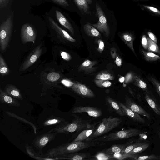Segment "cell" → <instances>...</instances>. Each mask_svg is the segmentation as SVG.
I'll return each instance as SVG.
<instances>
[{"label": "cell", "instance_id": "ee69618b", "mask_svg": "<svg viewBox=\"0 0 160 160\" xmlns=\"http://www.w3.org/2000/svg\"><path fill=\"white\" fill-rule=\"evenodd\" d=\"M54 2L58 5H59L67 7L69 5L67 0H52Z\"/></svg>", "mask_w": 160, "mask_h": 160}, {"label": "cell", "instance_id": "277c9868", "mask_svg": "<svg viewBox=\"0 0 160 160\" xmlns=\"http://www.w3.org/2000/svg\"><path fill=\"white\" fill-rule=\"evenodd\" d=\"M140 131L135 128H130L110 133L108 135L97 138L91 141L108 142L128 138L138 135Z\"/></svg>", "mask_w": 160, "mask_h": 160}, {"label": "cell", "instance_id": "11a10c76", "mask_svg": "<svg viewBox=\"0 0 160 160\" xmlns=\"http://www.w3.org/2000/svg\"><path fill=\"white\" fill-rule=\"evenodd\" d=\"M125 78L123 76L120 77L119 79V81L121 82H122L125 81Z\"/></svg>", "mask_w": 160, "mask_h": 160}, {"label": "cell", "instance_id": "4fadbf2b", "mask_svg": "<svg viewBox=\"0 0 160 160\" xmlns=\"http://www.w3.org/2000/svg\"><path fill=\"white\" fill-rule=\"evenodd\" d=\"M51 27L60 36L70 42H74L76 40L73 38L66 31L62 29L51 17L49 18Z\"/></svg>", "mask_w": 160, "mask_h": 160}, {"label": "cell", "instance_id": "db71d44e", "mask_svg": "<svg viewBox=\"0 0 160 160\" xmlns=\"http://www.w3.org/2000/svg\"><path fill=\"white\" fill-rule=\"evenodd\" d=\"M132 75L131 73L128 74L126 76L125 78V82L127 83L132 78Z\"/></svg>", "mask_w": 160, "mask_h": 160}, {"label": "cell", "instance_id": "d590c367", "mask_svg": "<svg viewBox=\"0 0 160 160\" xmlns=\"http://www.w3.org/2000/svg\"><path fill=\"white\" fill-rule=\"evenodd\" d=\"M148 42V50L149 51L155 52L160 53L158 47L156 43L148 38L147 37Z\"/></svg>", "mask_w": 160, "mask_h": 160}, {"label": "cell", "instance_id": "7402d4cb", "mask_svg": "<svg viewBox=\"0 0 160 160\" xmlns=\"http://www.w3.org/2000/svg\"><path fill=\"white\" fill-rule=\"evenodd\" d=\"M83 30L89 36L98 38L101 37L99 31L90 23L85 25L83 27Z\"/></svg>", "mask_w": 160, "mask_h": 160}, {"label": "cell", "instance_id": "484cf974", "mask_svg": "<svg viewBox=\"0 0 160 160\" xmlns=\"http://www.w3.org/2000/svg\"><path fill=\"white\" fill-rule=\"evenodd\" d=\"M107 100L110 105L114 109L115 111L120 116H126V114L123 111L122 108L118 103L109 96L107 97Z\"/></svg>", "mask_w": 160, "mask_h": 160}, {"label": "cell", "instance_id": "f546056e", "mask_svg": "<svg viewBox=\"0 0 160 160\" xmlns=\"http://www.w3.org/2000/svg\"><path fill=\"white\" fill-rule=\"evenodd\" d=\"M6 113L7 115L10 117L15 118L30 125L32 128L35 134H36L37 133V128L36 126L33 123L30 122L29 121L24 119L23 118H22L18 116L17 115L13 112L7 111H6Z\"/></svg>", "mask_w": 160, "mask_h": 160}, {"label": "cell", "instance_id": "bcb514c9", "mask_svg": "<svg viewBox=\"0 0 160 160\" xmlns=\"http://www.w3.org/2000/svg\"><path fill=\"white\" fill-rule=\"evenodd\" d=\"M142 44L143 47L145 49H148V42L147 37H146L145 35H143L142 37Z\"/></svg>", "mask_w": 160, "mask_h": 160}, {"label": "cell", "instance_id": "ba28073f", "mask_svg": "<svg viewBox=\"0 0 160 160\" xmlns=\"http://www.w3.org/2000/svg\"><path fill=\"white\" fill-rule=\"evenodd\" d=\"M21 37L23 43L28 42L34 43L36 38L35 31L30 24L28 23L24 24L21 29Z\"/></svg>", "mask_w": 160, "mask_h": 160}, {"label": "cell", "instance_id": "816d5d0a", "mask_svg": "<svg viewBox=\"0 0 160 160\" xmlns=\"http://www.w3.org/2000/svg\"><path fill=\"white\" fill-rule=\"evenodd\" d=\"M10 0H0V8H3L7 6Z\"/></svg>", "mask_w": 160, "mask_h": 160}, {"label": "cell", "instance_id": "6da1fadb", "mask_svg": "<svg viewBox=\"0 0 160 160\" xmlns=\"http://www.w3.org/2000/svg\"><path fill=\"white\" fill-rule=\"evenodd\" d=\"M102 145L97 141H73L53 148L48 150L45 155L49 158L54 157L68 153H73L83 149Z\"/></svg>", "mask_w": 160, "mask_h": 160}, {"label": "cell", "instance_id": "7bdbcfd3", "mask_svg": "<svg viewBox=\"0 0 160 160\" xmlns=\"http://www.w3.org/2000/svg\"><path fill=\"white\" fill-rule=\"evenodd\" d=\"M60 54L62 58L65 60L68 61L71 59V57L68 52L62 51L60 52Z\"/></svg>", "mask_w": 160, "mask_h": 160}, {"label": "cell", "instance_id": "cb8c5ba5", "mask_svg": "<svg viewBox=\"0 0 160 160\" xmlns=\"http://www.w3.org/2000/svg\"><path fill=\"white\" fill-rule=\"evenodd\" d=\"M95 125L96 124H95L91 128L82 131L78 135L73 141H82L85 140L92 134L96 130V128H95Z\"/></svg>", "mask_w": 160, "mask_h": 160}, {"label": "cell", "instance_id": "8992f818", "mask_svg": "<svg viewBox=\"0 0 160 160\" xmlns=\"http://www.w3.org/2000/svg\"><path fill=\"white\" fill-rule=\"evenodd\" d=\"M96 14L98 18V21L97 23L92 25L98 31L104 34L106 37H108L110 32L105 15L98 3L96 4Z\"/></svg>", "mask_w": 160, "mask_h": 160}, {"label": "cell", "instance_id": "1f68e13d", "mask_svg": "<svg viewBox=\"0 0 160 160\" xmlns=\"http://www.w3.org/2000/svg\"><path fill=\"white\" fill-rule=\"evenodd\" d=\"M10 70L5 60L0 55V73L3 75H8Z\"/></svg>", "mask_w": 160, "mask_h": 160}, {"label": "cell", "instance_id": "7dc6e473", "mask_svg": "<svg viewBox=\"0 0 160 160\" xmlns=\"http://www.w3.org/2000/svg\"><path fill=\"white\" fill-rule=\"evenodd\" d=\"M61 82L63 85L67 87H71L74 83L71 81L66 79L62 80Z\"/></svg>", "mask_w": 160, "mask_h": 160}, {"label": "cell", "instance_id": "603a6c76", "mask_svg": "<svg viewBox=\"0 0 160 160\" xmlns=\"http://www.w3.org/2000/svg\"><path fill=\"white\" fill-rule=\"evenodd\" d=\"M96 61H92L89 60L84 61L79 68L80 71H83L86 73L93 72L95 69L94 66L96 64Z\"/></svg>", "mask_w": 160, "mask_h": 160}, {"label": "cell", "instance_id": "ab89813d", "mask_svg": "<svg viewBox=\"0 0 160 160\" xmlns=\"http://www.w3.org/2000/svg\"><path fill=\"white\" fill-rule=\"evenodd\" d=\"M94 82L97 86L101 88L108 87L112 85V83L108 80L96 79Z\"/></svg>", "mask_w": 160, "mask_h": 160}, {"label": "cell", "instance_id": "e0dca14e", "mask_svg": "<svg viewBox=\"0 0 160 160\" xmlns=\"http://www.w3.org/2000/svg\"><path fill=\"white\" fill-rule=\"evenodd\" d=\"M118 104L126 115L128 116L135 121L143 123L145 122V121L144 119L138 113L128 108L122 103L119 102Z\"/></svg>", "mask_w": 160, "mask_h": 160}, {"label": "cell", "instance_id": "6f0895ef", "mask_svg": "<svg viewBox=\"0 0 160 160\" xmlns=\"http://www.w3.org/2000/svg\"><path fill=\"white\" fill-rule=\"evenodd\" d=\"M158 134L159 137V138L160 139V129H159V131H158Z\"/></svg>", "mask_w": 160, "mask_h": 160}, {"label": "cell", "instance_id": "f6af8a7d", "mask_svg": "<svg viewBox=\"0 0 160 160\" xmlns=\"http://www.w3.org/2000/svg\"><path fill=\"white\" fill-rule=\"evenodd\" d=\"M143 6L144 8L149 10L152 12L160 15V11L156 8L147 5H143Z\"/></svg>", "mask_w": 160, "mask_h": 160}, {"label": "cell", "instance_id": "52a82bcc", "mask_svg": "<svg viewBox=\"0 0 160 160\" xmlns=\"http://www.w3.org/2000/svg\"><path fill=\"white\" fill-rule=\"evenodd\" d=\"M57 134L49 131L47 133L39 135L33 140V144L37 149L41 151L49 142L54 139Z\"/></svg>", "mask_w": 160, "mask_h": 160}, {"label": "cell", "instance_id": "d6986e66", "mask_svg": "<svg viewBox=\"0 0 160 160\" xmlns=\"http://www.w3.org/2000/svg\"><path fill=\"white\" fill-rule=\"evenodd\" d=\"M5 91L9 95L18 100H22L23 98L20 90L15 86L8 84L5 88Z\"/></svg>", "mask_w": 160, "mask_h": 160}, {"label": "cell", "instance_id": "74e56055", "mask_svg": "<svg viewBox=\"0 0 160 160\" xmlns=\"http://www.w3.org/2000/svg\"><path fill=\"white\" fill-rule=\"evenodd\" d=\"M146 142H140L139 141L131 145H128L125 148L122 150L121 152L124 153H128L131 151L137 146L142 145Z\"/></svg>", "mask_w": 160, "mask_h": 160}, {"label": "cell", "instance_id": "4316f807", "mask_svg": "<svg viewBox=\"0 0 160 160\" xmlns=\"http://www.w3.org/2000/svg\"><path fill=\"white\" fill-rule=\"evenodd\" d=\"M75 3L82 12L89 14L90 12L89 4L86 0H73Z\"/></svg>", "mask_w": 160, "mask_h": 160}, {"label": "cell", "instance_id": "5b68a950", "mask_svg": "<svg viewBox=\"0 0 160 160\" xmlns=\"http://www.w3.org/2000/svg\"><path fill=\"white\" fill-rule=\"evenodd\" d=\"M12 28L13 21L10 16L0 26V46L2 52L6 50L8 45Z\"/></svg>", "mask_w": 160, "mask_h": 160}, {"label": "cell", "instance_id": "4dcf8cb0", "mask_svg": "<svg viewBox=\"0 0 160 160\" xmlns=\"http://www.w3.org/2000/svg\"><path fill=\"white\" fill-rule=\"evenodd\" d=\"M133 80L134 84L141 88L145 91H147L148 88L146 83L137 76H133Z\"/></svg>", "mask_w": 160, "mask_h": 160}, {"label": "cell", "instance_id": "f1b7e54d", "mask_svg": "<svg viewBox=\"0 0 160 160\" xmlns=\"http://www.w3.org/2000/svg\"><path fill=\"white\" fill-rule=\"evenodd\" d=\"M89 159L98 160H108L114 159L112 155L108 154L101 151L97 153L93 157H91Z\"/></svg>", "mask_w": 160, "mask_h": 160}, {"label": "cell", "instance_id": "7c38bea8", "mask_svg": "<svg viewBox=\"0 0 160 160\" xmlns=\"http://www.w3.org/2000/svg\"><path fill=\"white\" fill-rule=\"evenodd\" d=\"M125 99V105L127 107L139 115L146 117L148 120L151 119L150 114L141 106L137 104L131 98L126 96Z\"/></svg>", "mask_w": 160, "mask_h": 160}, {"label": "cell", "instance_id": "2e32d148", "mask_svg": "<svg viewBox=\"0 0 160 160\" xmlns=\"http://www.w3.org/2000/svg\"><path fill=\"white\" fill-rule=\"evenodd\" d=\"M26 151L27 153L31 157L37 160H55L54 158H49L44 155L41 151H39L38 152H36L32 147L28 144H26L25 146Z\"/></svg>", "mask_w": 160, "mask_h": 160}, {"label": "cell", "instance_id": "5bb4252c", "mask_svg": "<svg viewBox=\"0 0 160 160\" xmlns=\"http://www.w3.org/2000/svg\"><path fill=\"white\" fill-rule=\"evenodd\" d=\"M71 153L54 157L55 160L69 159L72 160H88L91 157L90 154L87 153Z\"/></svg>", "mask_w": 160, "mask_h": 160}, {"label": "cell", "instance_id": "83f0119b", "mask_svg": "<svg viewBox=\"0 0 160 160\" xmlns=\"http://www.w3.org/2000/svg\"><path fill=\"white\" fill-rule=\"evenodd\" d=\"M121 38L128 46L136 54L133 48V42L134 38L133 36L130 34L128 33H124L121 35Z\"/></svg>", "mask_w": 160, "mask_h": 160}, {"label": "cell", "instance_id": "7a4b0ae2", "mask_svg": "<svg viewBox=\"0 0 160 160\" xmlns=\"http://www.w3.org/2000/svg\"><path fill=\"white\" fill-rule=\"evenodd\" d=\"M75 117L72 121L69 122L65 121L57 125L56 127L49 131L56 134H68L75 131L78 132L85 128H89L92 127L95 124L90 123L88 120L83 119L82 118L75 115H72Z\"/></svg>", "mask_w": 160, "mask_h": 160}, {"label": "cell", "instance_id": "9a60e30c", "mask_svg": "<svg viewBox=\"0 0 160 160\" xmlns=\"http://www.w3.org/2000/svg\"><path fill=\"white\" fill-rule=\"evenodd\" d=\"M0 101L3 103L9 106L18 107L21 105L19 102L16 99L8 94L5 91L0 88Z\"/></svg>", "mask_w": 160, "mask_h": 160}, {"label": "cell", "instance_id": "60d3db41", "mask_svg": "<svg viewBox=\"0 0 160 160\" xmlns=\"http://www.w3.org/2000/svg\"><path fill=\"white\" fill-rule=\"evenodd\" d=\"M60 76V74L56 72H51L47 76V79L49 81L51 82H54L58 80Z\"/></svg>", "mask_w": 160, "mask_h": 160}, {"label": "cell", "instance_id": "681fc988", "mask_svg": "<svg viewBox=\"0 0 160 160\" xmlns=\"http://www.w3.org/2000/svg\"><path fill=\"white\" fill-rule=\"evenodd\" d=\"M148 34L150 39L157 44V39L154 34L150 32H148Z\"/></svg>", "mask_w": 160, "mask_h": 160}, {"label": "cell", "instance_id": "f5cc1de1", "mask_svg": "<svg viewBox=\"0 0 160 160\" xmlns=\"http://www.w3.org/2000/svg\"><path fill=\"white\" fill-rule=\"evenodd\" d=\"M115 63L118 66H120L122 64V60L119 57H116L115 58Z\"/></svg>", "mask_w": 160, "mask_h": 160}, {"label": "cell", "instance_id": "30bf717a", "mask_svg": "<svg viewBox=\"0 0 160 160\" xmlns=\"http://www.w3.org/2000/svg\"><path fill=\"white\" fill-rule=\"evenodd\" d=\"M83 112L87 113L92 117L98 118L102 116V112L99 109L94 107L76 106L73 108L72 113H76Z\"/></svg>", "mask_w": 160, "mask_h": 160}, {"label": "cell", "instance_id": "8fae6325", "mask_svg": "<svg viewBox=\"0 0 160 160\" xmlns=\"http://www.w3.org/2000/svg\"><path fill=\"white\" fill-rule=\"evenodd\" d=\"M75 92L84 98H92L95 96L93 92L87 86L78 82H74L71 87Z\"/></svg>", "mask_w": 160, "mask_h": 160}, {"label": "cell", "instance_id": "3957f363", "mask_svg": "<svg viewBox=\"0 0 160 160\" xmlns=\"http://www.w3.org/2000/svg\"><path fill=\"white\" fill-rule=\"evenodd\" d=\"M122 122V119L119 117L110 116L103 118L95 131L85 140L86 141H91L116 128Z\"/></svg>", "mask_w": 160, "mask_h": 160}, {"label": "cell", "instance_id": "b9f144b4", "mask_svg": "<svg viewBox=\"0 0 160 160\" xmlns=\"http://www.w3.org/2000/svg\"><path fill=\"white\" fill-rule=\"evenodd\" d=\"M148 79L154 86L156 91L160 97V82L152 77H149Z\"/></svg>", "mask_w": 160, "mask_h": 160}, {"label": "cell", "instance_id": "d4e9b609", "mask_svg": "<svg viewBox=\"0 0 160 160\" xmlns=\"http://www.w3.org/2000/svg\"><path fill=\"white\" fill-rule=\"evenodd\" d=\"M66 121L64 118L54 116H52L47 118L43 122L44 126L58 125Z\"/></svg>", "mask_w": 160, "mask_h": 160}, {"label": "cell", "instance_id": "e575fe53", "mask_svg": "<svg viewBox=\"0 0 160 160\" xmlns=\"http://www.w3.org/2000/svg\"><path fill=\"white\" fill-rule=\"evenodd\" d=\"M114 159L119 160H122L127 158H133L136 155L135 154H132L129 153H124L122 152L115 153L112 154Z\"/></svg>", "mask_w": 160, "mask_h": 160}, {"label": "cell", "instance_id": "ffe728a7", "mask_svg": "<svg viewBox=\"0 0 160 160\" xmlns=\"http://www.w3.org/2000/svg\"><path fill=\"white\" fill-rule=\"evenodd\" d=\"M130 144L127 142L124 144H114L102 151L105 153L112 155L115 153L121 152L122 151Z\"/></svg>", "mask_w": 160, "mask_h": 160}, {"label": "cell", "instance_id": "f35d334b", "mask_svg": "<svg viewBox=\"0 0 160 160\" xmlns=\"http://www.w3.org/2000/svg\"><path fill=\"white\" fill-rule=\"evenodd\" d=\"M96 79L102 80H112L114 79V76L108 73H101L98 74L96 77Z\"/></svg>", "mask_w": 160, "mask_h": 160}, {"label": "cell", "instance_id": "f907efd6", "mask_svg": "<svg viewBox=\"0 0 160 160\" xmlns=\"http://www.w3.org/2000/svg\"><path fill=\"white\" fill-rule=\"evenodd\" d=\"M110 54L112 58L113 59L116 58L117 56L116 50L114 48H112L110 50Z\"/></svg>", "mask_w": 160, "mask_h": 160}, {"label": "cell", "instance_id": "d6a6232c", "mask_svg": "<svg viewBox=\"0 0 160 160\" xmlns=\"http://www.w3.org/2000/svg\"><path fill=\"white\" fill-rule=\"evenodd\" d=\"M142 53L146 60L147 61H154L160 59V56L150 52L142 50Z\"/></svg>", "mask_w": 160, "mask_h": 160}, {"label": "cell", "instance_id": "9c48e42d", "mask_svg": "<svg viewBox=\"0 0 160 160\" xmlns=\"http://www.w3.org/2000/svg\"><path fill=\"white\" fill-rule=\"evenodd\" d=\"M42 52L41 45H39L35 48L29 55L28 57L23 63L20 70L24 71L36 62L40 57Z\"/></svg>", "mask_w": 160, "mask_h": 160}, {"label": "cell", "instance_id": "c3c4849f", "mask_svg": "<svg viewBox=\"0 0 160 160\" xmlns=\"http://www.w3.org/2000/svg\"><path fill=\"white\" fill-rule=\"evenodd\" d=\"M98 50L100 53H101L103 51L104 48V42L102 40H99L98 41Z\"/></svg>", "mask_w": 160, "mask_h": 160}, {"label": "cell", "instance_id": "9f6ffc18", "mask_svg": "<svg viewBox=\"0 0 160 160\" xmlns=\"http://www.w3.org/2000/svg\"><path fill=\"white\" fill-rule=\"evenodd\" d=\"M89 4H91L93 0H86Z\"/></svg>", "mask_w": 160, "mask_h": 160}, {"label": "cell", "instance_id": "44dd1931", "mask_svg": "<svg viewBox=\"0 0 160 160\" xmlns=\"http://www.w3.org/2000/svg\"><path fill=\"white\" fill-rule=\"evenodd\" d=\"M145 98L150 107L152 108L155 112L160 116V105L153 98L146 93Z\"/></svg>", "mask_w": 160, "mask_h": 160}, {"label": "cell", "instance_id": "8d00e7d4", "mask_svg": "<svg viewBox=\"0 0 160 160\" xmlns=\"http://www.w3.org/2000/svg\"><path fill=\"white\" fill-rule=\"evenodd\" d=\"M133 159L137 160H160V155H156L153 154H152L149 155H145L138 157H137L136 156L133 158Z\"/></svg>", "mask_w": 160, "mask_h": 160}, {"label": "cell", "instance_id": "ac0fdd59", "mask_svg": "<svg viewBox=\"0 0 160 160\" xmlns=\"http://www.w3.org/2000/svg\"><path fill=\"white\" fill-rule=\"evenodd\" d=\"M56 16L57 21L64 28L68 29L72 35H74V29L69 21L65 16L60 11L56 10Z\"/></svg>", "mask_w": 160, "mask_h": 160}, {"label": "cell", "instance_id": "836d02e7", "mask_svg": "<svg viewBox=\"0 0 160 160\" xmlns=\"http://www.w3.org/2000/svg\"><path fill=\"white\" fill-rule=\"evenodd\" d=\"M149 146V144L146 142L134 148L128 153L132 154L141 153L146 150Z\"/></svg>", "mask_w": 160, "mask_h": 160}]
</instances>
